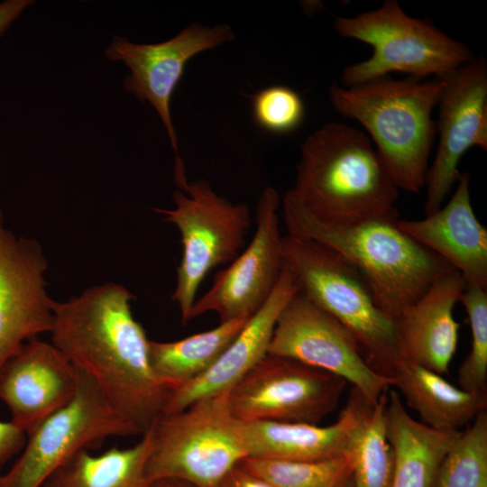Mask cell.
<instances>
[{"mask_svg": "<svg viewBox=\"0 0 487 487\" xmlns=\"http://www.w3.org/2000/svg\"><path fill=\"white\" fill-rule=\"evenodd\" d=\"M436 106L438 144L427 170L424 211L438 210L462 172L458 163L472 147L487 150V60L473 58L442 78Z\"/></svg>", "mask_w": 487, "mask_h": 487, "instance_id": "obj_13", "label": "cell"}, {"mask_svg": "<svg viewBox=\"0 0 487 487\" xmlns=\"http://www.w3.org/2000/svg\"><path fill=\"white\" fill-rule=\"evenodd\" d=\"M151 446L149 428L131 447H113L97 455L81 450L53 472L42 487H148L145 466Z\"/></svg>", "mask_w": 487, "mask_h": 487, "instance_id": "obj_24", "label": "cell"}, {"mask_svg": "<svg viewBox=\"0 0 487 487\" xmlns=\"http://www.w3.org/2000/svg\"><path fill=\"white\" fill-rule=\"evenodd\" d=\"M216 487H274L263 478L246 470L239 464L232 468Z\"/></svg>", "mask_w": 487, "mask_h": 487, "instance_id": "obj_30", "label": "cell"}, {"mask_svg": "<svg viewBox=\"0 0 487 487\" xmlns=\"http://www.w3.org/2000/svg\"><path fill=\"white\" fill-rule=\"evenodd\" d=\"M280 197L266 188L256 206L253 239L229 266L217 272L210 289L196 299L189 320L216 312L220 323L253 316L273 291L285 265L278 209Z\"/></svg>", "mask_w": 487, "mask_h": 487, "instance_id": "obj_12", "label": "cell"}, {"mask_svg": "<svg viewBox=\"0 0 487 487\" xmlns=\"http://www.w3.org/2000/svg\"><path fill=\"white\" fill-rule=\"evenodd\" d=\"M435 487H487V410L460 431L439 464Z\"/></svg>", "mask_w": 487, "mask_h": 487, "instance_id": "obj_27", "label": "cell"}, {"mask_svg": "<svg viewBox=\"0 0 487 487\" xmlns=\"http://www.w3.org/2000/svg\"><path fill=\"white\" fill-rule=\"evenodd\" d=\"M443 87L442 78L383 77L354 87L333 84L329 98L338 114L365 128L399 189L419 193L436 133L432 112Z\"/></svg>", "mask_w": 487, "mask_h": 487, "instance_id": "obj_4", "label": "cell"}, {"mask_svg": "<svg viewBox=\"0 0 487 487\" xmlns=\"http://www.w3.org/2000/svg\"><path fill=\"white\" fill-rule=\"evenodd\" d=\"M268 354L288 357L335 374L374 406L392 379L367 362L354 335L299 290L280 312Z\"/></svg>", "mask_w": 487, "mask_h": 487, "instance_id": "obj_11", "label": "cell"}, {"mask_svg": "<svg viewBox=\"0 0 487 487\" xmlns=\"http://www.w3.org/2000/svg\"><path fill=\"white\" fill-rule=\"evenodd\" d=\"M248 319L222 322L210 330L177 341L150 340L149 357L154 374L171 391L197 379L214 365Z\"/></svg>", "mask_w": 487, "mask_h": 487, "instance_id": "obj_23", "label": "cell"}, {"mask_svg": "<svg viewBox=\"0 0 487 487\" xmlns=\"http://www.w3.org/2000/svg\"><path fill=\"white\" fill-rule=\"evenodd\" d=\"M288 234L318 242L362 274L378 306L395 320L439 277L455 271L388 216L334 224L313 216L289 189L282 198Z\"/></svg>", "mask_w": 487, "mask_h": 487, "instance_id": "obj_2", "label": "cell"}, {"mask_svg": "<svg viewBox=\"0 0 487 487\" xmlns=\"http://www.w3.org/2000/svg\"><path fill=\"white\" fill-rule=\"evenodd\" d=\"M387 394L383 393L352 443L354 487H391L395 457L386 433Z\"/></svg>", "mask_w": 487, "mask_h": 487, "instance_id": "obj_25", "label": "cell"}, {"mask_svg": "<svg viewBox=\"0 0 487 487\" xmlns=\"http://www.w3.org/2000/svg\"><path fill=\"white\" fill-rule=\"evenodd\" d=\"M466 285L458 271L448 272L395 318L401 358L440 375L449 372L460 326L454 309Z\"/></svg>", "mask_w": 487, "mask_h": 487, "instance_id": "obj_19", "label": "cell"}, {"mask_svg": "<svg viewBox=\"0 0 487 487\" xmlns=\"http://www.w3.org/2000/svg\"><path fill=\"white\" fill-rule=\"evenodd\" d=\"M76 372L74 396L27 433L22 454L0 475L1 487H42L78 452L97 446L111 436H142L115 411L88 376Z\"/></svg>", "mask_w": 487, "mask_h": 487, "instance_id": "obj_9", "label": "cell"}, {"mask_svg": "<svg viewBox=\"0 0 487 487\" xmlns=\"http://www.w3.org/2000/svg\"><path fill=\"white\" fill-rule=\"evenodd\" d=\"M341 487H354L352 476Z\"/></svg>", "mask_w": 487, "mask_h": 487, "instance_id": "obj_33", "label": "cell"}, {"mask_svg": "<svg viewBox=\"0 0 487 487\" xmlns=\"http://www.w3.org/2000/svg\"><path fill=\"white\" fill-rule=\"evenodd\" d=\"M471 327V349L458 369V386L487 393V289L466 285L460 299Z\"/></svg>", "mask_w": 487, "mask_h": 487, "instance_id": "obj_28", "label": "cell"}, {"mask_svg": "<svg viewBox=\"0 0 487 487\" xmlns=\"http://www.w3.org/2000/svg\"><path fill=\"white\" fill-rule=\"evenodd\" d=\"M77 388V372L51 343L32 338L0 366V400L11 421L27 434L66 405Z\"/></svg>", "mask_w": 487, "mask_h": 487, "instance_id": "obj_16", "label": "cell"}, {"mask_svg": "<svg viewBox=\"0 0 487 487\" xmlns=\"http://www.w3.org/2000/svg\"><path fill=\"white\" fill-rule=\"evenodd\" d=\"M385 413L395 457L391 487H435L439 464L460 431L436 430L417 421L395 391L387 395Z\"/></svg>", "mask_w": 487, "mask_h": 487, "instance_id": "obj_22", "label": "cell"}, {"mask_svg": "<svg viewBox=\"0 0 487 487\" xmlns=\"http://www.w3.org/2000/svg\"><path fill=\"white\" fill-rule=\"evenodd\" d=\"M32 4V0H5L0 2V37Z\"/></svg>", "mask_w": 487, "mask_h": 487, "instance_id": "obj_31", "label": "cell"}, {"mask_svg": "<svg viewBox=\"0 0 487 487\" xmlns=\"http://www.w3.org/2000/svg\"><path fill=\"white\" fill-rule=\"evenodd\" d=\"M290 190L329 223L399 216L400 189L384 161L365 133L343 123H327L306 138Z\"/></svg>", "mask_w": 487, "mask_h": 487, "instance_id": "obj_3", "label": "cell"}, {"mask_svg": "<svg viewBox=\"0 0 487 487\" xmlns=\"http://www.w3.org/2000/svg\"><path fill=\"white\" fill-rule=\"evenodd\" d=\"M47 267L40 243L15 235L0 208V366L26 341L51 330Z\"/></svg>", "mask_w": 487, "mask_h": 487, "instance_id": "obj_15", "label": "cell"}, {"mask_svg": "<svg viewBox=\"0 0 487 487\" xmlns=\"http://www.w3.org/2000/svg\"><path fill=\"white\" fill-rule=\"evenodd\" d=\"M333 27L340 36L373 49L369 59L344 69L342 80L347 87L391 72L423 79L443 78L474 58L466 45L430 22L407 14L397 0H385L380 7L353 17H336Z\"/></svg>", "mask_w": 487, "mask_h": 487, "instance_id": "obj_7", "label": "cell"}, {"mask_svg": "<svg viewBox=\"0 0 487 487\" xmlns=\"http://www.w3.org/2000/svg\"><path fill=\"white\" fill-rule=\"evenodd\" d=\"M299 290L295 276L285 264L267 301L210 369L170 392L162 413L178 412L202 399L228 392L268 354L277 319Z\"/></svg>", "mask_w": 487, "mask_h": 487, "instance_id": "obj_17", "label": "cell"}, {"mask_svg": "<svg viewBox=\"0 0 487 487\" xmlns=\"http://www.w3.org/2000/svg\"><path fill=\"white\" fill-rule=\"evenodd\" d=\"M239 464L274 487H341L352 476L354 455L319 461L247 457Z\"/></svg>", "mask_w": 487, "mask_h": 487, "instance_id": "obj_26", "label": "cell"}, {"mask_svg": "<svg viewBox=\"0 0 487 487\" xmlns=\"http://www.w3.org/2000/svg\"><path fill=\"white\" fill-rule=\"evenodd\" d=\"M352 388L345 407L332 425L274 421L244 422L248 457L319 461L350 452L355 435L372 409Z\"/></svg>", "mask_w": 487, "mask_h": 487, "instance_id": "obj_20", "label": "cell"}, {"mask_svg": "<svg viewBox=\"0 0 487 487\" xmlns=\"http://www.w3.org/2000/svg\"><path fill=\"white\" fill-rule=\"evenodd\" d=\"M470 172H462L445 207L418 220L397 221L398 226L435 253L465 280L487 289V229L473 209Z\"/></svg>", "mask_w": 487, "mask_h": 487, "instance_id": "obj_18", "label": "cell"}, {"mask_svg": "<svg viewBox=\"0 0 487 487\" xmlns=\"http://www.w3.org/2000/svg\"><path fill=\"white\" fill-rule=\"evenodd\" d=\"M148 487H195L185 482L177 480H160L152 482Z\"/></svg>", "mask_w": 487, "mask_h": 487, "instance_id": "obj_32", "label": "cell"}, {"mask_svg": "<svg viewBox=\"0 0 487 487\" xmlns=\"http://www.w3.org/2000/svg\"><path fill=\"white\" fill-rule=\"evenodd\" d=\"M150 429L147 485L177 480L195 487H216L248 457L244 422L232 414L227 392L202 399L178 412L162 413Z\"/></svg>", "mask_w": 487, "mask_h": 487, "instance_id": "obj_6", "label": "cell"}, {"mask_svg": "<svg viewBox=\"0 0 487 487\" xmlns=\"http://www.w3.org/2000/svg\"><path fill=\"white\" fill-rule=\"evenodd\" d=\"M233 38L227 25L208 27L193 23L162 42L136 43L126 37L114 36L105 49L106 60L122 62L130 69L123 81L125 91L142 102H149L159 115L176 152V164L182 161L170 115L172 94L191 58Z\"/></svg>", "mask_w": 487, "mask_h": 487, "instance_id": "obj_14", "label": "cell"}, {"mask_svg": "<svg viewBox=\"0 0 487 487\" xmlns=\"http://www.w3.org/2000/svg\"><path fill=\"white\" fill-rule=\"evenodd\" d=\"M253 115L262 129L286 133L302 123L305 106L301 96L292 88L271 86L252 96Z\"/></svg>", "mask_w": 487, "mask_h": 487, "instance_id": "obj_29", "label": "cell"}, {"mask_svg": "<svg viewBox=\"0 0 487 487\" xmlns=\"http://www.w3.org/2000/svg\"><path fill=\"white\" fill-rule=\"evenodd\" d=\"M391 386L420 417L421 423L436 430L461 431L487 410V393L467 391L429 369L403 358L389 375Z\"/></svg>", "mask_w": 487, "mask_h": 487, "instance_id": "obj_21", "label": "cell"}, {"mask_svg": "<svg viewBox=\"0 0 487 487\" xmlns=\"http://www.w3.org/2000/svg\"><path fill=\"white\" fill-rule=\"evenodd\" d=\"M133 299L124 286L107 282L54 300L50 333L51 344L143 435L162 413L171 390L152 371L150 340L132 313Z\"/></svg>", "mask_w": 487, "mask_h": 487, "instance_id": "obj_1", "label": "cell"}, {"mask_svg": "<svg viewBox=\"0 0 487 487\" xmlns=\"http://www.w3.org/2000/svg\"><path fill=\"white\" fill-rule=\"evenodd\" d=\"M282 252L299 291L344 325L358 341L369 364L389 376L401 358L395 320L378 306L357 269L331 248L288 234L283 236Z\"/></svg>", "mask_w": 487, "mask_h": 487, "instance_id": "obj_5", "label": "cell"}, {"mask_svg": "<svg viewBox=\"0 0 487 487\" xmlns=\"http://www.w3.org/2000/svg\"><path fill=\"white\" fill-rule=\"evenodd\" d=\"M1 487V486H0Z\"/></svg>", "mask_w": 487, "mask_h": 487, "instance_id": "obj_34", "label": "cell"}, {"mask_svg": "<svg viewBox=\"0 0 487 487\" xmlns=\"http://www.w3.org/2000/svg\"><path fill=\"white\" fill-rule=\"evenodd\" d=\"M346 383L296 360L267 354L227 392V401L243 422L318 425L335 409Z\"/></svg>", "mask_w": 487, "mask_h": 487, "instance_id": "obj_10", "label": "cell"}, {"mask_svg": "<svg viewBox=\"0 0 487 487\" xmlns=\"http://www.w3.org/2000/svg\"><path fill=\"white\" fill-rule=\"evenodd\" d=\"M179 187L186 194H173L175 207L155 209L180 233L182 255L171 299L177 303L181 323L189 321L198 289L214 268L232 262L242 249L251 225L246 205L219 197L204 179Z\"/></svg>", "mask_w": 487, "mask_h": 487, "instance_id": "obj_8", "label": "cell"}]
</instances>
